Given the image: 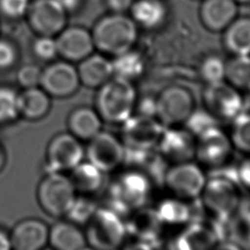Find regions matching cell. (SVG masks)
I'll use <instances>...</instances> for the list:
<instances>
[{
	"instance_id": "obj_44",
	"label": "cell",
	"mask_w": 250,
	"mask_h": 250,
	"mask_svg": "<svg viewBox=\"0 0 250 250\" xmlns=\"http://www.w3.org/2000/svg\"><path fill=\"white\" fill-rule=\"evenodd\" d=\"M106 2L114 13H124L131 8L134 0H106Z\"/></svg>"
},
{
	"instance_id": "obj_42",
	"label": "cell",
	"mask_w": 250,
	"mask_h": 250,
	"mask_svg": "<svg viewBox=\"0 0 250 250\" xmlns=\"http://www.w3.org/2000/svg\"><path fill=\"white\" fill-rule=\"evenodd\" d=\"M236 173L239 186L250 188V159L242 161L236 167Z\"/></svg>"
},
{
	"instance_id": "obj_49",
	"label": "cell",
	"mask_w": 250,
	"mask_h": 250,
	"mask_svg": "<svg viewBox=\"0 0 250 250\" xmlns=\"http://www.w3.org/2000/svg\"><path fill=\"white\" fill-rule=\"evenodd\" d=\"M6 163V153L3 146L0 145V172L4 168Z\"/></svg>"
},
{
	"instance_id": "obj_14",
	"label": "cell",
	"mask_w": 250,
	"mask_h": 250,
	"mask_svg": "<svg viewBox=\"0 0 250 250\" xmlns=\"http://www.w3.org/2000/svg\"><path fill=\"white\" fill-rule=\"evenodd\" d=\"M196 141L187 129L165 127L158 143L159 153L171 162H187L195 156Z\"/></svg>"
},
{
	"instance_id": "obj_29",
	"label": "cell",
	"mask_w": 250,
	"mask_h": 250,
	"mask_svg": "<svg viewBox=\"0 0 250 250\" xmlns=\"http://www.w3.org/2000/svg\"><path fill=\"white\" fill-rule=\"evenodd\" d=\"M228 240L242 250H250V207L240 204L236 212L229 219Z\"/></svg>"
},
{
	"instance_id": "obj_4",
	"label": "cell",
	"mask_w": 250,
	"mask_h": 250,
	"mask_svg": "<svg viewBox=\"0 0 250 250\" xmlns=\"http://www.w3.org/2000/svg\"><path fill=\"white\" fill-rule=\"evenodd\" d=\"M87 225L86 241L97 250H116L128 233L121 216L108 207H98Z\"/></svg>"
},
{
	"instance_id": "obj_40",
	"label": "cell",
	"mask_w": 250,
	"mask_h": 250,
	"mask_svg": "<svg viewBox=\"0 0 250 250\" xmlns=\"http://www.w3.org/2000/svg\"><path fill=\"white\" fill-rule=\"evenodd\" d=\"M28 6V0H0L2 11L12 17L22 15Z\"/></svg>"
},
{
	"instance_id": "obj_52",
	"label": "cell",
	"mask_w": 250,
	"mask_h": 250,
	"mask_svg": "<svg viewBox=\"0 0 250 250\" xmlns=\"http://www.w3.org/2000/svg\"><path fill=\"white\" fill-rule=\"evenodd\" d=\"M236 2H241V3H249L250 0H235Z\"/></svg>"
},
{
	"instance_id": "obj_6",
	"label": "cell",
	"mask_w": 250,
	"mask_h": 250,
	"mask_svg": "<svg viewBox=\"0 0 250 250\" xmlns=\"http://www.w3.org/2000/svg\"><path fill=\"white\" fill-rule=\"evenodd\" d=\"M39 204L51 216H65L76 197L69 178L62 172H48L37 189Z\"/></svg>"
},
{
	"instance_id": "obj_33",
	"label": "cell",
	"mask_w": 250,
	"mask_h": 250,
	"mask_svg": "<svg viewBox=\"0 0 250 250\" xmlns=\"http://www.w3.org/2000/svg\"><path fill=\"white\" fill-rule=\"evenodd\" d=\"M232 122V144L238 149L250 152V112L243 110Z\"/></svg>"
},
{
	"instance_id": "obj_39",
	"label": "cell",
	"mask_w": 250,
	"mask_h": 250,
	"mask_svg": "<svg viewBox=\"0 0 250 250\" xmlns=\"http://www.w3.org/2000/svg\"><path fill=\"white\" fill-rule=\"evenodd\" d=\"M34 50L39 57L43 59H50L54 57L58 52L57 41L49 37L40 38L36 41L34 45Z\"/></svg>"
},
{
	"instance_id": "obj_21",
	"label": "cell",
	"mask_w": 250,
	"mask_h": 250,
	"mask_svg": "<svg viewBox=\"0 0 250 250\" xmlns=\"http://www.w3.org/2000/svg\"><path fill=\"white\" fill-rule=\"evenodd\" d=\"M162 225L159 220L155 209H144L140 211L128 224L127 232H132L139 237V240L150 244L156 248L160 243V226Z\"/></svg>"
},
{
	"instance_id": "obj_7",
	"label": "cell",
	"mask_w": 250,
	"mask_h": 250,
	"mask_svg": "<svg viewBox=\"0 0 250 250\" xmlns=\"http://www.w3.org/2000/svg\"><path fill=\"white\" fill-rule=\"evenodd\" d=\"M195 108L193 95L182 86L166 87L155 98V118L165 127L185 123Z\"/></svg>"
},
{
	"instance_id": "obj_10",
	"label": "cell",
	"mask_w": 250,
	"mask_h": 250,
	"mask_svg": "<svg viewBox=\"0 0 250 250\" xmlns=\"http://www.w3.org/2000/svg\"><path fill=\"white\" fill-rule=\"evenodd\" d=\"M84 156V148L80 141L71 133L57 135L50 142L47 149L48 172L72 170Z\"/></svg>"
},
{
	"instance_id": "obj_50",
	"label": "cell",
	"mask_w": 250,
	"mask_h": 250,
	"mask_svg": "<svg viewBox=\"0 0 250 250\" xmlns=\"http://www.w3.org/2000/svg\"><path fill=\"white\" fill-rule=\"evenodd\" d=\"M243 110L250 112V90H248V94L243 99Z\"/></svg>"
},
{
	"instance_id": "obj_32",
	"label": "cell",
	"mask_w": 250,
	"mask_h": 250,
	"mask_svg": "<svg viewBox=\"0 0 250 250\" xmlns=\"http://www.w3.org/2000/svg\"><path fill=\"white\" fill-rule=\"evenodd\" d=\"M226 78L233 87L250 90V55L234 56L226 62Z\"/></svg>"
},
{
	"instance_id": "obj_37",
	"label": "cell",
	"mask_w": 250,
	"mask_h": 250,
	"mask_svg": "<svg viewBox=\"0 0 250 250\" xmlns=\"http://www.w3.org/2000/svg\"><path fill=\"white\" fill-rule=\"evenodd\" d=\"M200 73L208 84L224 81L226 78V62L220 57H208L201 63Z\"/></svg>"
},
{
	"instance_id": "obj_9",
	"label": "cell",
	"mask_w": 250,
	"mask_h": 250,
	"mask_svg": "<svg viewBox=\"0 0 250 250\" xmlns=\"http://www.w3.org/2000/svg\"><path fill=\"white\" fill-rule=\"evenodd\" d=\"M203 100L207 110L217 119L232 121L243 111V99L232 85L224 81L208 84Z\"/></svg>"
},
{
	"instance_id": "obj_15",
	"label": "cell",
	"mask_w": 250,
	"mask_h": 250,
	"mask_svg": "<svg viewBox=\"0 0 250 250\" xmlns=\"http://www.w3.org/2000/svg\"><path fill=\"white\" fill-rule=\"evenodd\" d=\"M10 237L14 250H42L49 240V229L40 220L26 219L16 225Z\"/></svg>"
},
{
	"instance_id": "obj_41",
	"label": "cell",
	"mask_w": 250,
	"mask_h": 250,
	"mask_svg": "<svg viewBox=\"0 0 250 250\" xmlns=\"http://www.w3.org/2000/svg\"><path fill=\"white\" fill-rule=\"evenodd\" d=\"M138 114L155 117V98L146 96L138 104Z\"/></svg>"
},
{
	"instance_id": "obj_46",
	"label": "cell",
	"mask_w": 250,
	"mask_h": 250,
	"mask_svg": "<svg viewBox=\"0 0 250 250\" xmlns=\"http://www.w3.org/2000/svg\"><path fill=\"white\" fill-rule=\"evenodd\" d=\"M123 250H155V248H153L150 244L145 241L138 240L133 243H130Z\"/></svg>"
},
{
	"instance_id": "obj_1",
	"label": "cell",
	"mask_w": 250,
	"mask_h": 250,
	"mask_svg": "<svg viewBox=\"0 0 250 250\" xmlns=\"http://www.w3.org/2000/svg\"><path fill=\"white\" fill-rule=\"evenodd\" d=\"M136 90L131 81L113 76L101 86L97 96V112L111 124H122L132 115Z\"/></svg>"
},
{
	"instance_id": "obj_8",
	"label": "cell",
	"mask_w": 250,
	"mask_h": 250,
	"mask_svg": "<svg viewBox=\"0 0 250 250\" xmlns=\"http://www.w3.org/2000/svg\"><path fill=\"white\" fill-rule=\"evenodd\" d=\"M165 129L155 117L131 115L122 123L123 145L128 147L152 149Z\"/></svg>"
},
{
	"instance_id": "obj_25",
	"label": "cell",
	"mask_w": 250,
	"mask_h": 250,
	"mask_svg": "<svg viewBox=\"0 0 250 250\" xmlns=\"http://www.w3.org/2000/svg\"><path fill=\"white\" fill-rule=\"evenodd\" d=\"M132 20L143 27L156 28L163 23L167 9L162 0H137L131 8Z\"/></svg>"
},
{
	"instance_id": "obj_27",
	"label": "cell",
	"mask_w": 250,
	"mask_h": 250,
	"mask_svg": "<svg viewBox=\"0 0 250 250\" xmlns=\"http://www.w3.org/2000/svg\"><path fill=\"white\" fill-rule=\"evenodd\" d=\"M70 171L69 179L76 191L91 194L98 191L103 186L104 172L89 161L80 162Z\"/></svg>"
},
{
	"instance_id": "obj_48",
	"label": "cell",
	"mask_w": 250,
	"mask_h": 250,
	"mask_svg": "<svg viewBox=\"0 0 250 250\" xmlns=\"http://www.w3.org/2000/svg\"><path fill=\"white\" fill-rule=\"evenodd\" d=\"M64 10H72L77 7L80 0H56Z\"/></svg>"
},
{
	"instance_id": "obj_43",
	"label": "cell",
	"mask_w": 250,
	"mask_h": 250,
	"mask_svg": "<svg viewBox=\"0 0 250 250\" xmlns=\"http://www.w3.org/2000/svg\"><path fill=\"white\" fill-rule=\"evenodd\" d=\"M15 59V52L8 43L0 41V67L9 66Z\"/></svg>"
},
{
	"instance_id": "obj_18",
	"label": "cell",
	"mask_w": 250,
	"mask_h": 250,
	"mask_svg": "<svg viewBox=\"0 0 250 250\" xmlns=\"http://www.w3.org/2000/svg\"><path fill=\"white\" fill-rule=\"evenodd\" d=\"M237 4L235 0H204L200 7V18L210 30L226 29L235 19Z\"/></svg>"
},
{
	"instance_id": "obj_5",
	"label": "cell",
	"mask_w": 250,
	"mask_h": 250,
	"mask_svg": "<svg viewBox=\"0 0 250 250\" xmlns=\"http://www.w3.org/2000/svg\"><path fill=\"white\" fill-rule=\"evenodd\" d=\"M201 201L214 217L228 219L241 204L240 186L228 178L210 176L201 192Z\"/></svg>"
},
{
	"instance_id": "obj_51",
	"label": "cell",
	"mask_w": 250,
	"mask_h": 250,
	"mask_svg": "<svg viewBox=\"0 0 250 250\" xmlns=\"http://www.w3.org/2000/svg\"><path fill=\"white\" fill-rule=\"evenodd\" d=\"M81 250H97V249L92 248V247H83Z\"/></svg>"
},
{
	"instance_id": "obj_22",
	"label": "cell",
	"mask_w": 250,
	"mask_h": 250,
	"mask_svg": "<svg viewBox=\"0 0 250 250\" xmlns=\"http://www.w3.org/2000/svg\"><path fill=\"white\" fill-rule=\"evenodd\" d=\"M78 76L88 87H101L113 77V70L111 61L104 56L94 55L80 64Z\"/></svg>"
},
{
	"instance_id": "obj_24",
	"label": "cell",
	"mask_w": 250,
	"mask_h": 250,
	"mask_svg": "<svg viewBox=\"0 0 250 250\" xmlns=\"http://www.w3.org/2000/svg\"><path fill=\"white\" fill-rule=\"evenodd\" d=\"M70 133L78 140H91L102 127V118L99 113L90 107H78L68 117Z\"/></svg>"
},
{
	"instance_id": "obj_31",
	"label": "cell",
	"mask_w": 250,
	"mask_h": 250,
	"mask_svg": "<svg viewBox=\"0 0 250 250\" xmlns=\"http://www.w3.org/2000/svg\"><path fill=\"white\" fill-rule=\"evenodd\" d=\"M155 212L162 224L180 225L191 220L190 205L179 199H165L161 201Z\"/></svg>"
},
{
	"instance_id": "obj_20",
	"label": "cell",
	"mask_w": 250,
	"mask_h": 250,
	"mask_svg": "<svg viewBox=\"0 0 250 250\" xmlns=\"http://www.w3.org/2000/svg\"><path fill=\"white\" fill-rule=\"evenodd\" d=\"M58 51L71 60L86 58L93 50L94 40L88 31L83 28L65 30L57 41Z\"/></svg>"
},
{
	"instance_id": "obj_45",
	"label": "cell",
	"mask_w": 250,
	"mask_h": 250,
	"mask_svg": "<svg viewBox=\"0 0 250 250\" xmlns=\"http://www.w3.org/2000/svg\"><path fill=\"white\" fill-rule=\"evenodd\" d=\"M211 250H242L238 245L229 241L224 240L216 243V245Z\"/></svg>"
},
{
	"instance_id": "obj_3",
	"label": "cell",
	"mask_w": 250,
	"mask_h": 250,
	"mask_svg": "<svg viewBox=\"0 0 250 250\" xmlns=\"http://www.w3.org/2000/svg\"><path fill=\"white\" fill-rule=\"evenodd\" d=\"M150 189L151 181L145 173L137 170L125 172L109 188L108 208L122 217L131 210L142 208Z\"/></svg>"
},
{
	"instance_id": "obj_16",
	"label": "cell",
	"mask_w": 250,
	"mask_h": 250,
	"mask_svg": "<svg viewBox=\"0 0 250 250\" xmlns=\"http://www.w3.org/2000/svg\"><path fill=\"white\" fill-rule=\"evenodd\" d=\"M79 81L78 72L65 62L50 66L41 77V84L46 92L56 97L71 95L78 88Z\"/></svg>"
},
{
	"instance_id": "obj_47",
	"label": "cell",
	"mask_w": 250,
	"mask_h": 250,
	"mask_svg": "<svg viewBox=\"0 0 250 250\" xmlns=\"http://www.w3.org/2000/svg\"><path fill=\"white\" fill-rule=\"evenodd\" d=\"M12 241L9 234L0 229V250H12Z\"/></svg>"
},
{
	"instance_id": "obj_54",
	"label": "cell",
	"mask_w": 250,
	"mask_h": 250,
	"mask_svg": "<svg viewBox=\"0 0 250 250\" xmlns=\"http://www.w3.org/2000/svg\"><path fill=\"white\" fill-rule=\"evenodd\" d=\"M162 1H163V0H162Z\"/></svg>"
},
{
	"instance_id": "obj_30",
	"label": "cell",
	"mask_w": 250,
	"mask_h": 250,
	"mask_svg": "<svg viewBox=\"0 0 250 250\" xmlns=\"http://www.w3.org/2000/svg\"><path fill=\"white\" fill-rule=\"evenodd\" d=\"M113 76L128 81L139 78L145 70V62L142 56L132 49L114 56L111 61Z\"/></svg>"
},
{
	"instance_id": "obj_19",
	"label": "cell",
	"mask_w": 250,
	"mask_h": 250,
	"mask_svg": "<svg viewBox=\"0 0 250 250\" xmlns=\"http://www.w3.org/2000/svg\"><path fill=\"white\" fill-rule=\"evenodd\" d=\"M64 12L56 0H38L32 9V22L40 32L52 34L62 27L65 21Z\"/></svg>"
},
{
	"instance_id": "obj_12",
	"label": "cell",
	"mask_w": 250,
	"mask_h": 250,
	"mask_svg": "<svg viewBox=\"0 0 250 250\" xmlns=\"http://www.w3.org/2000/svg\"><path fill=\"white\" fill-rule=\"evenodd\" d=\"M86 153L90 163L102 172H109L123 163L124 145L111 133L100 131L90 140Z\"/></svg>"
},
{
	"instance_id": "obj_36",
	"label": "cell",
	"mask_w": 250,
	"mask_h": 250,
	"mask_svg": "<svg viewBox=\"0 0 250 250\" xmlns=\"http://www.w3.org/2000/svg\"><path fill=\"white\" fill-rule=\"evenodd\" d=\"M184 124L189 133L198 137L208 129L218 126V119L213 116L207 109L204 110L195 108Z\"/></svg>"
},
{
	"instance_id": "obj_26",
	"label": "cell",
	"mask_w": 250,
	"mask_h": 250,
	"mask_svg": "<svg viewBox=\"0 0 250 250\" xmlns=\"http://www.w3.org/2000/svg\"><path fill=\"white\" fill-rule=\"evenodd\" d=\"M224 40L234 56L250 55V18L234 19L226 28Z\"/></svg>"
},
{
	"instance_id": "obj_28",
	"label": "cell",
	"mask_w": 250,
	"mask_h": 250,
	"mask_svg": "<svg viewBox=\"0 0 250 250\" xmlns=\"http://www.w3.org/2000/svg\"><path fill=\"white\" fill-rule=\"evenodd\" d=\"M50 109V100L47 94L36 87L27 88L19 95L20 114L29 120L43 118Z\"/></svg>"
},
{
	"instance_id": "obj_23",
	"label": "cell",
	"mask_w": 250,
	"mask_h": 250,
	"mask_svg": "<svg viewBox=\"0 0 250 250\" xmlns=\"http://www.w3.org/2000/svg\"><path fill=\"white\" fill-rule=\"evenodd\" d=\"M54 250H81L86 237L76 224L59 222L49 229V240Z\"/></svg>"
},
{
	"instance_id": "obj_53",
	"label": "cell",
	"mask_w": 250,
	"mask_h": 250,
	"mask_svg": "<svg viewBox=\"0 0 250 250\" xmlns=\"http://www.w3.org/2000/svg\"><path fill=\"white\" fill-rule=\"evenodd\" d=\"M42 250H54V249H42Z\"/></svg>"
},
{
	"instance_id": "obj_13",
	"label": "cell",
	"mask_w": 250,
	"mask_h": 250,
	"mask_svg": "<svg viewBox=\"0 0 250 250\" xmlns=\"http://www.w3.org/2000/svg\"><path fill=\"white\" fill-rule=\"evenodd\" d=\"M197 138L195 156L201 163L214 168L226 164L231 154V142L219 126L208 129Z\"/></svg>"
},
{
	"instance_id": "obj_17",
	"label": "cell",
	"mask_w": 250,
	"mask_h": 250,
	"mask_svg": "<svg viewBox=\"0 0 250 250\" xmlns=\"http://www.w3.org/2000/svg\"><path fill=\"white\" fill-rule=\"evenodd\" d=\"M218 239L210 226L200 222L188 223L171 244V250H211Z\"/></svg>"
},
{
	"instance_id": "obj_11",
	"label": "cell",
	"mask_w": 250,
	"mask_h": 250,
	"mask_svg": "<svg viewBox=\"0 0 250 250\" xmlns=\"http://www.w3.org/2000/svg\"><path fill=\"white\" fill-rule=\"evenodd\" d=\"M205 182L201 169L189 161L176 163L167 170L164 178V184L171 191L188 199L196 198L201 194Z\"/></svg>"
},
{
	"instance_id": "obj_35",
	"label": "cell",
	"mask_w": 250,
	"mask_h": 250,
	"mask_svg": "<svg viewBox=\"0 0 250 250\" xmlns=\"http://www.w3.org/2000/svg\"><path fill=\"white\" fill-rule=\"evenodd\" d=\"M19 115V95L12 89L0 88V124L10 123Z\"/></svg>"
},
{
	"instance_id": "obj_34",
	"label": "cell",
	"mask_w": 250,
	"mask_h": 250,
	"mask_svg": "<svg viewBox=\"0 0 250 250\" xmlns=\"http://www.w3.org/2000/svg\"><path fill=\"white\" fill-rule=\"evenodd\" d=\"M98 209L97 204L86 196H76L66 215L76 225L87 224Z\"/></svg>"
},
{
	"instance_id": "obj_38",
	"label": "cell",
	"mask_w": 250,
	"mask_h": 250,
	"mask_svg": "<svg viewBox=\"0 0 250 250\" xmlns=\"http://www.w3.org/2000/svg\"><path fill=\"white\" fill-rule=\"evenodd\" d=\"M41 77L42 72L37 66L34 65L23 66L18 73V79L20 83L26 88L36 87L37 84L41 83Z\"/></svg>"
},
{
	"instance_id": "obj_2",
	"label": "cell",
	"mask_w": 250,
	"mask_h": 250,
	"mask_svg": "<svg viewBox=\"0 0 250 250\" xmlns=\"http://www.w3.org/2000/svg\"><path fill=\"white\" fill-rule=\"evenodd\" d=\"M92 37L101 51L116 56L132 49L138 37L137 23L123 13H113L97 23Z\"/></svg>"
}]
</instances>
